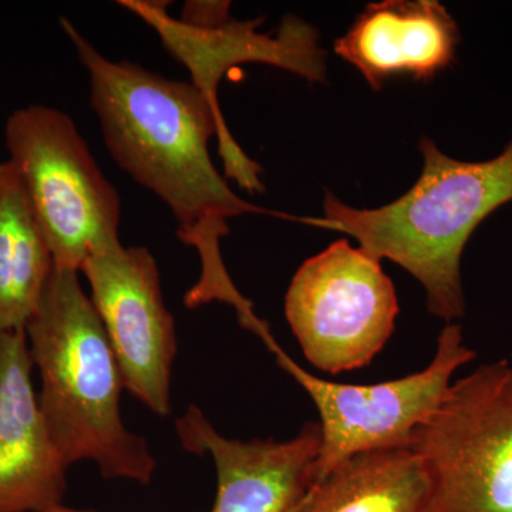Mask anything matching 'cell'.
I'll list each match as a JSON object with an SVG mask.
<instances>
[{
  "label": "cell",
  "instance_id": "1",
  "mask_svg": "<svg viewBox=\"0 0 512 512\" xmlns=\"http://www.w3.org/2000/svg\"><path fill=\"white\" fill-rule=\"evenodd\" d=\"M60 25L89 74L90 106L111 158L170 208L180 238L201 259L221 256L218 244L228 234L229 218L266 214L298 221L242 200L218 173L208 148L214 136L227 178L249 192L265 191L261 165L239 147L222 113L194 84L107 59L69 19Z\"/></svg>",
  "mask_w": 512,
  "mask_h": 512
},
{
  "label": "cell",
  "instance_id": "2",
  "mask_svg": "<svg viewBox=\"0 0 512 512\" xmlns=\"http://www.w3.org/2000/svg\"><path fill=\"white\" fill-rule=\"evenodd\" d=\"M423 170L406 194L375 210H357L326 192L313 227L356 239L373 258L402 266L426 291L431 315L456 323L466 313L461 256L478 225L512 202V138L493 160H454L420 140Z\"/></svg>",
  "mask_w": 512,
  "mask_h": 512
},
{
  "label": "cell",
  "instance_id": "3",
  "mask_svg": "<svg viewBox=\"0 0 512 512\" xmlns=\"http://www.w3.org/2000/svg\"><path fill=\"white\" fill-rule=\"evenodd\" d=\"M25 330L40 409L67 467L92 461L109 480L150 484L156 458L121 419L119 360L79 272L53 269Z\"/></svg>",
  "mask_w": 512,
  "mask_h": 512
},
{
  "label": "cell",
  "instance_id": "4",
  "mask_svg": "<svg viewBox=\"0 0 512 512\" xmlns=\"http://www.w3.org/2000/svg\"><path fill=\"white\" fill-rule=\"evenodd\" d=\"M5 141L55 268L80 272L87 259L121 244L119 192L69 114L20 107L6 120Z\"/></svg>",
  "mask_w": 512,
  "mask_h": 512
},
{
  "label": "cell",
  "instance_id": "5",
  "mask_svg": "<svg viewBox=\"0 0 512 512\" xmlns=\"http://www.w3.org/2000/svg\"><path fill=\"white\" fill-rule=\"evenodd\" d=\"M410 447L429 481L424 512H512V363L451 383Z\"/></svg>",
  "mask_w": 512,
  "mask_h": 512
},
{
  "label": "cell",
  "instance_id": "6",
  "mask_svg": "<svg viewBox=\"0 0 512 512\" xmlns=\"http://www.w3.org/2000/svg\"><path fill=\"white\" fill-rule=\"evenodd\" d=\"M247 328L264 340L318 410L320 447L313 481L353 454L410 446L414 431L444 399L457 370L476 357L464 342L460 325L448 323L437 339L433 359L420 372L380 383H338L293 362L258 316L249 320Z\"/></svg>",
  "mask_w": 512,
  "mask_h": 512
},
{
  "label": "cell",
  "instance_id": "7",
  "mask_svg": "<svg viewBox=\"0 0 512 512\" xmlns=\"http://www.w3.org/2000/svg\"><path fill=\"white\" fill-rule=\"evenodd\" d=\"M400 306L379 259L348 239L306 259L285 295V316L303 356L330 375L362 369L393 335Z\"/></svg>",
  "mask_w": 512,
  "mask_h": 512
},
{
  "label": "cell",
  "instance_id": "8",
  "mask_svg": "<svg viewBox=\"0 0 512 512\" xmlns=\"http://www.w3.org/2000/svg\"><path fill=\"white\" fill-rule=\"evenodd\" d=\"M80 272L119 360L124 389L157 416H170L177 333L156 258L147 248L119 244L87 259Z\"/></svg>",
  "mask_w": 512,
  "mask_h": 512
},
{
  "label": "cell",
  "instance_id": "9",
  "mask_svg": "<svg viewBox=\"0 0 512 512\" xmlns=\"http://www.w3.org/2000/svg\"><path fill=\"white\" fill-rule=\"evenodd\" d=\"M119 3L156 30L167 52L187 67L191 83L218 113V86L239 64H268L311 83L325 82L326 53L319 46V32L296 16L282 19L276 33H261L258 26L264 18L237 20L231 16L212 28H194L168 15L167 2Z\"/></svg>",
  "mask_w": 512,
  "mask_h": 512
},
{
  "label": "cell",
  "instance_id": "10",
  "mask_svg": "<svg viewBox=\"0 0 512 512\" xmlns=\"http://www.w3.org/2000/svg\"><path fill=\"white\" fill-rule=\"evenodd\" d=\"M175 426L185 450L214 461L217 497L211 512H286L315 478L318 423L305 424L284 441L228 439L190 406Z\"/></svg>",
  "mask_w": 512,
  "mask_h": 512
},
{
  "label": "cell",
  "instance_id": "11",
  "mask_svg": "<svg viewBox=\"0 0 512 512\" xmlns=\"http://www.w3.org/2000/svg\"><path fill=\"white\" fill-rule=\"evenodd\" d=\"M25 329L0 332V512H45L62 505L67 464L33 389Z\"/></svg>",
  "mask_w": 512,
  "mask_h": 512
},
{
  "label": "cell",
  "instance_id": "12",
  "mask_svg": "<svg viewBox=\"0 0 512 512\" xmlns=\"http://www.w3.org/2000/svg\"><path fill=\"white\" fill-rule=\"evenodd\" d=\"M456 20L436 0L369 3L335 43L375 92L397 77L430 82L456 62Z\"/></svg>",
  "mask_w": 512,
  "mask_h": 512
},
{
  "label": "cell",
  "instance_id": "13",
  "mask_svg": "<svg viewBox=\"0 0 512 512\" xmlns=\"http://www.w3.org/2000/svg\"><path fill=\"white\" fill-rule=\"evenodd\" d=\"M429 481L410 446L362 451L316 478L286 512H424Z\"/></svg>",
  "mask_w": 512,
  "mask_h": 512
},
{
  "label": "cell",
  "instance_id": "14",
  "mask_svg": "<svg viewBox=\"0 0 512 512\" xmlns=\"http://www.w3.org/2000/svg\"><path fill=\"white\" fill-rule=\"evenodd\" d=\"M55 269L15 167L0 161V332L26 329Z\"/></svg>",
  "mask_w": 512,
  "mask_h": 512
},
{
  "label": "cell",
  "instance_id": "15",
  "mask_svg": "<svg viewBox=\"0 0 512 512\" xmlns=\"http://www.w3.org/2000/svg\"><path fill=\"white\" fill-rule=\"evenodd\" d=\"M229 2H185L180 22L194 28H212L231 18Z\"/></svg>",
  "mask_w": 512,
  "mask_h": 512
},
{
  "label": "cell",
  "instance_id": "16",
  "mask_svg": "<svg viewBox=\"0 0 512 512\" xmlns=\"http://www.w3.org/2000/svg\"><path fill=\"white\" fill-rule=\"evenodd\" d=\"M45 512H92V511L73 510V508H67V507H63V505H57V507L52 508V510H47Z\"/></svg>",
  "mask_w": 512,
  "mask_h": 512
}]
</instances>
